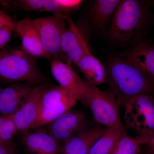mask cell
<instances>
[{
	"label": "cell",
	"instance_id": "obj_28",
	"mask_svg": "<svg viewBox=\"0 0 154 154\" xmlns=\"http://www.w3.org/2000/svg\"><path fill=\"white\" fill-rule=\"evenodd\" d=\"M11 1L8 0H0V7L6 8H11Z\"/></svg>",
	"mask_w": 154,
	"mask_h": 154
},
{
	"label": "cell",
	"instance_id": "obj_21",
	"mask_svg": "<svg viewBox=\"0 0 154 154\" xmlns=\"http://www.w3.org/2000/svg\"><path fill=\"white\" fill-rule=\"evenodd\" d=\"M138 142L124 133L110 154H138L140 152Z\"/></svg>",
	"mask_w": 154,
	"mask_h": 154
},
{
	"label": "cell",
	"instance_id": "obj_3",
	"mask_svg": "<svg viewBox=\"0 0 154 154\" xmlns=\"http://www.w3.org/2000/svg\"><path fill=\"white\" fill-rule=\"evenodd\" d=\"M146 11L141 2L121 1L111 20L108 36L111 41L121 42L136 35L145 21Z\"/></svg>",
	"mask_w": 154,
	"mask_h": 154
},
{
	"label": "cell",
	"instance_id": "obj_15",
	"mask_svg": "<svg viewBox=\"0 0 154 154\" xmlns=\"http://www.w3.org/2000/svg\"><path fill=\"white\" fill-rule=\"evenodd\" d=\"M22 140L32 154H58L61 151L60 143L45 133H24Z\"/></svg>",
	"mask_w": 154,
	"mask_h": 154
},
{
	"label": "cell",
	"instance_id": "obj_22",
	"mask_svg": "<svg viewBox=\"0 0 154 154\" xmlns=\"http://www.w3.org/2000/svg\"><path fill=\"white\" fill-rule=\"evenodd\" d=\"M86 39L84 36L72 48L67 54L64 61L71 66L76 64L83 57L91 53Z\"/></svg>",
	"mask_w": 154,
	"mask_h": 154
},
{
	"label": "cell",
	"instance_id": "obj_26",
	"mask_svg": "<svg viewBox=\"0 0 154 154\" xmlns=\"http://www.w3.org/2000/svg\"><path fill=\"white\" fill-rule=\"evenodd\" d=\"M14 30L9 28H0V50L4 49L11 40Z\"/></svg>",
	"mask_w": 154,
	"mask_h": 154
},
{
	"label": "cell",
	"instance_id": "obj_8",
	"mask_svg": "<svg viewBox=\"0 0 154 154\" xmlns=\"http://www.w3.org/2000/svg\"><path fill=\"white\" fill-rule=\"evenodd\" d=\"M51 71L59 86L70 91L85 107L88 82L79 78L71 66L60 60L51 62Z\"/></svg>",
	"mask_w": 154,
	"mask_h": 154
},
{
	"label": "cell",
	"instance_id": "obj_24",
	"mask_svg": "<svg viewBox=\"0 0 154 154\" xmlns=\"http://www.w3.org/2000/svg\"><path fill=\"white\" fill-rule=\"evenodd\" d=\"M16 22L12 17L0 10V28H9L15 30Z\"/></svg>",
	"mask_w": 154,
	"mask_h": 154
},
{
	"label": "cell",
	"instance_id": "obj_30",
	"mask_svg": "<svg viewBox=\"0 0 154 154\" xmlns=\"http://www.w3.org/2000/svg\"><path fill=\"white\" fill-rule=\"evenodd\" d=\"M146 154H154L152 152H151L150 151H149L147 153H146Z\"/></svg>",
	"mask_w": 154,
	"mask_h": 154
},
{
	"label": "cell",
	"instance_id": "obj_10",
	"mask_svg": "<svg viewBox=\"0 0 154 154\" xmlns=\"http://www.w3.org/2000/svg\"><path fill=\"white\" fill-rule=\"evenodd\" d=\"M85 124L83 112L71 110L50 123L49 134L60 143H65L85 127Z\"/></svg>",
	"mask_w": 154,
	"mask_h": 154
},
{
	"label": "cell",
	"instance_id": "obj_18",
	"mask_svg": "<svg viewBox=\"0 0 154 154\" xmlns=\"http://www.w3.org/2000/svg\"><path fill=\"white\" fill-rule=\"evenodd\" d=\"M125 132L124 127L107 128L105 134L94 144L89 154H110Z\"/></svg>",
	"mask_w": 154,
	"mask_h": 154
},
{
	"label": "cell",
	"instance_id": "obj_29",
	"mask_svg": "<svg viewBox=\"0 0 154 154\" xmlns=\"http://www.w3.org/2000/svg\"><path fill=\"white\" fill-rule=\"evenodd\" d=\"M7 116L8 115H0V131Z\"/></svg>",
	"mask_w": 154,
	"mask_h": 154
},
{
	"label": "cell",
	"instance_id": "obj_12",
	"mask_svg": "<svg viewBox=\"0 0 154 154\" xmlns=\"http://www.w3.org/2000/svg\"><path fill=\"white\" fill-rule=\"evenodd\" d=\"M38 85L18 83L9 85L0 91V115L13 114L22 106Z\"/></svg>",
	"mask_w": 154,
	"mask_h": 154
},
{
	"label": "cell",
	"instance_id": "obj_14",
	"mask_svg": "<svg viewBox=\"0 0 154 154\" xmlns=\"http://www.w3.org/2000/svg\"><path fill=\"white\" fill-rule=\"evenodd\" d=\"M123 56L154 82V45L143 39L139 40Z\"/></svg>",
	"mask_w": 154,
	"mask_h": 154
},
{
	"label": "cell",
	"instance_id": "obj_32",
	"mask_svg": "<svg viewBox=\"0 0 154 154\" xmlns=\"http://www.w3.org/2000/svg\"><path fill=\"white\" fill-rule=\"evenodd\" d=\"M151 134H154V132L152 133H151Z\"/></svg>",
	"mask_w": 154,
	"mask_h": 154
},
{
	"label": "cell",
	"instance_id": "obj_6",
	"mask_svg": "<svg viewBox=\"0 0 154 154\" xmlns=\"http://www.w3.org/2000/svg\"><path fill=\"white\" fill-rule=\"evenodd\" d=\"M126 125L139 134L154 132V100L151 95L141 94L124 106Z\"/></svg>",
	"mask_w": 154,
	"mask_h": 154
},
{
	"label": "cell",
	"instance_id": "obj_13",
	"mask_svg": "<svg viewBox=\"0 0 154 154\" xmlns=\"http://www.w3.org/2000/svg\"><path fill=\"white\" fill-rule=\"evenodd\" d=\"M107 129L100 125L85 127L64 143L61 152L63 154H89L94 144Z\"/></svg>",
	"mask_w": 154,
	"mask_h": 154
},
{
	"label": "cell",
	"instance_id": "obj_9",
	"mask_svg": "<svg viewBox=\"0 0 154 154\" xmlns=\"http://www.w3.org/2000/svg\"><path fill=\"white\" fill-rule=\"evenodd\" d=\"M48 88L45 84L38 85L13 113V119L19 131L24 133L32 129L38 117L42 96Z\"/></svg>",
	"mask_w": 154,
	"mask_h": 154
},
{
	"label": "cell",
	"instance_id": "obj_16",
	"mask_svg": "<svg viewBox=\"0 0 154 154\" xmlns=\"http://www.w3.org/2000/svg\"><path fill=\"white\" fill-rule=\"evenodd\" d=\"M120 2L119 0H95L93 2L89 14L96 29L102 30L107 27Z\"/></svg>",
	"mask_w": 154,
	"mask_h": 154
},
{
	"label": "cell",
	"instance_id": "obj_2",
	"mask_svg": "<svg viewBox=\"0 0 154 154\" xmlns=\"http://www.w3.org/2000/svg\"><path fill=\"white\" fill-rule=\"evenodd\" d=\"M36 60L21 47L0 50V83L45 84L46 79Z\"/></svg>",
	"mask_w": 154,
	"mask_h": 154
},
{
	"label": "cell",
	"instance_id": "obj_17",
	"mask_svg": "<svg viewBox=\"0 0 154 154\" xmlns=\"http://www.w3.org/2000/svg\"><path fill=\"white\" fill-rule=\"evenodd\" d=\"M76 66L88 82L96 86L107 83L106 67L91 52L79 61Z\"/></svg>",
	"mask_w": 154,
	"mask_h": 154
},
{
	"label": "cell",
	"instance_id": "obj_23",
	"mask_svg": "<svg viewBox=\"0 0 154 154\" xmlns=\"http://www.w3.org/2000/svg\"><path fill=\"white\" fill-rule=\"evenodd\" d=\"M18 131L13 119V114L8 115L0 131V143L11 141Z\"/></svg>",
	"mask_w": 154,
	"mask_h": 154
},
{
	"label": "cell",
	"instance_id": "obj_4",
	"mask_svg": "<svg viewBox=\"0 0 154 154\" xmlns=\"http://www.w3.org/2000/svg\"><path fill=\"white\" fill-rule=\"evenodd\" d=\"M88 82L85 107L91 109L94 119L106 128L124 127L120 116V105L110 93L102 91L97 86Z\"/></svg>",
	"mask_w": 154,
	"mask_h": 154
},
{
	"label": "cell",
	"instance_id": "obj_5",
	"mask_svg": "<svg viewBox=\"0 0 154 154\" xmlns=\"http://www.w3.org/2000/svg\"><path fill=\"white\" fill-rule=\"evenodd\" d=\"M77 101L72 93L60 86L48 88L42 96L38 117L32 129L51 123L72 110Z\"/></svg>",
	"mask_w": 154,
	"mask_h": 154
},
{
	"label": "cell",
	"instance_id": "obj_20",
	"mask_svg": "<svg viewBox=\"0 0 154 154\" xmlns=\"http://www.w3.org/2000/svg\"><path fill=\"white\" fill-rule=\"evenodd\" d=\"M69 27L66 28L62 36L60 45V60H64L69 51L83 37L77 25L69 16L66 17Z\"/></svg>",
	"mask_w": 154,
	"mask_h": 154
},
{
	"label": "cell",
	"instance_id": "obj_7",
	"mask_svg": "<svg viewBox=\"0 0 154 154\" xmlns=\"http://www.w3.org/2000/svg\"><path fill=\"white\" fill-rule=\"evenodd\" d=\"M67 17L53 15L34 19L47 59L60 60L61 40Z\"/></svg>",
	"mask_w": 154,
	"mask_h": 154
},
{
	"label": "cell",
	"instance_id": "obj_31",
	"mask_svg": "<svg viewBox=\"0 0 154 154\" xmlns=\"http://www.w3.org/2000/svg\"><path fill=\"white\" fill-rule=\"evenodd\" d=\"M3 88H1V87H0V91H2V89Z\"/></svg>",
	"mask_w": 154,
	"mask_h": 154
},
{
	"label": "cell",
	"instance_id": "obj_19",
	"mask_svg": "<svg viewBox=\"0 0 154 154\" xmlns=\"http://www.w3.org/2000/svg\"><path fill=\"white\" fill-rule=\"evenodd\" d=\"M82 2L80 0H43L42 12L68 17L69 13L79 9Z\"/></svg>",
	"mask_w": 154,
	"mask_h": 154
},
{
	"label": "cell",
	"instance_id": "obj_25",
	"mask_svg": "<svg viewBox=\"0 0 154 154\" xmlns=\"http://www.w3.org/2000/svg\"><path fill=\"white\" fill-rule=\"evenodd\" d=\"M140 145L145 144L149 146L150 151L154 154V134H146L139 135L136 137Z\"/></svg>",
	"mask_w": 154,
	"mask_h": 154
},
{
	"label": "cell",
	"instance_id": "obj_1",
	"mask_svg": "<svg viewBox=\"0 0 154 154\" xmlns=\"http://www.w3.org/2000/svg\"><path fill=\"white\" fill-rule=\"evenodd\" d=\"M108 88L120 106L134 96L154 94V82L124 58L113 57L106 66Z\"/></svg>",
	"mask_w": 154,
	"mask_h": 154
},
{
	"label": "cell",
	"instance_id": "obj_11",
	"mask_svg": "<svg viewBox=\"0 0 154 154\" xmlns=\"http://www.w3.org/2000/svg\"><path fill=\"white\" fill-rule=\"evenodd\" d=\"M14 32L21 38L22 45L20 47L27 54L36 60L40 58L47 59L34 19L27 16L17 21Z\"/></svg>",
	"mask_w": 154,
	"mask_h": 154
},
{
	"label": "cell",
	"instance_id": "obj_27",
	"mask_svg": "<svg viewBox=\"0 0 154 154\" xmlns=\"http://www.w3.org/2000/svg\"><path fill=\"white\" fill-rule=\"evenodd\" d=\"M0 154H16L15 147L11 141L0 143Z\"/></svg>",
	"mask_w": 154,
	"mask_h": 154
}]
</instances>
